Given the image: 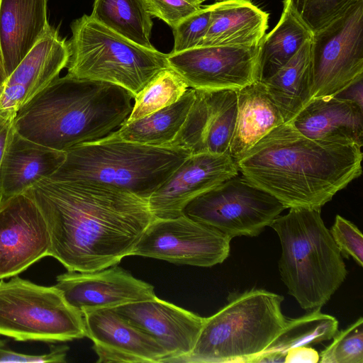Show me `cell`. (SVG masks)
Listing matches in <instances>:
<instances>
[{
  "label": "cell",
  "mask_w": 363,
  "mask_h": 363,
  "mask_svg": "<svg viewBox=\"0 0 363 363\" xmlns=\"http://www.w3.org/2000/svg\"><path fill=\"white\" fill-rule=\"evenodd\" d=\"M270 227L279 238V271L289 294L304 310L321 308L344 282L347 270L320 209L291 208Z\"/></svg>",
  "instance_id": "277c9868"
},
{
  "label": "cell",
  "mask_w": 363,
  "mask_h": 363,
  "mask_svg": "<svg viewBox=\"0 0 363 363\" xmlns=\"http://www.w3.org/2000/svg\"><path fill=\"white\" fill-rule=\"evenodd\" d=\"M28 190L47 222L50 256L69 272L118 264L155 218L147 200L101 182L45 178Z\"/></svg>",
  "instance_id": "6da1fadb"
},
{
  "label": "cell",
  "mask_w": 363,
  "mask_h": 363,
  "mask_svg": "<svg viewBox=\"0 0 363 363\" xmlns=\"http://www.w3.org/2000/svg\"><path fill=\"white\" fill-rule=\"evenodd\" d=\"M68 347H55L44 354H27L11 350L4 340H0V362H65Z\"/></svg>",
  "instance_id": "d590c367"
},
{
  "label": "cell",
  "mask_w": 363,
  "mask_h": 363,
  "mask_svg": "<svg viewBox=\"0 0 363 363\" xmlns=\"http://www.w3.org/2000/svg\"><path fill=\"white\" fill-rule=\"evenodd\" d=\"M290 122L311 139L363 145V108L350 101L313 98Z\"/></svg>",
  "instance_id": "ffe728a7"
},
{
  "label": "cell",
  "mask_w": 363,
  "mask_h": 363,
  "mask_svg": "<svg viewBox=\"0 0 363 363\" xmlns=\"http://www.w3.org/2000/svg\"><path fill=\"white\" fill-rule=\"evenodd\" d=\"M361 148L309 138L288 121L235 161L244 177L286 208L321 209L361 175Z\"/></svg>",
  "instance_id": "7a4b0ae2"
},
{
  "label": "cell",
  "mask_w": 363,
  "mask_h": 363,
  "mask_svg": "<svg viewBox=\"0 0 363 363\" xmlns=\"http://www.w3.org/2000/svg\"><path fill=\"white\" fill-rule=\"evenodd\" d=\"M194 96V89H188L174 104L143 118L125 122L110 134L138 144L170 146L186 118Z\"/></svg>",
  "instance_id": "484cf974"
},
{
  "label": "cell",
  "mask_w": 363,
  "mask_h": 363,
  "mask_svg": "<svg viewBox=\"0 0 363 363\" xmlns=\"http://www.w3.org/2000/svg\"><path fill=\"white\" fill-rule=\"evenodd\" d=\"M363 77L354 81L334 96L357 104L363 108Z\"/></svg>",
  "instance_id": "f35d334b"
},
{
  "label": "cell",
  "mask_w": 363,
  "mask_h": 363,
  "mask_svg": "<svg viewBox=\"0 0 363 363\" xmlns=\"http://www.w3.org/2000/svg\"><path fill=\"white\" fill-rule=\"evenodd\" d=\"M319 354L321 363H363V318L337 331Z\"/></svg>",
  "instance_id": "1f68e13d"
},
{
  "label": "cell",
  "mask_w": 363,
  "mask_h": 363,
  "mask_svg": "<svg viewBox=\"0 0 363 363\" xmlns=\"http://www.w3.org/2000/svg\"><path fill=\"white\" fill-rule=\"evenodd\" d=\"M16 113L11 110L0 109V166L14 131L13 119Z\"/></svg>",
  "instance_id": "8d00e7d4"
},
{
  "label": "cell",
  "mask_w": 363,
  "mask_h": 363,
  "mask_svg": "<svg viewBox=\"0 0 363 363\" xmlns=\"http://www.w3.org/2000/svg\"><path fill=\"white\" fill-rule=\"evenodd\" d=\"M191 155L181 147L142 145L109 134L66 151L64 162L49 179L101 182L147 201Z\"/></svg>",
  "instance_id": "5b68a950"
},
{
  "label": "cell",
  "mask_w": 363,
  "mask_h": 363,
  "mask_svg": "<svg viewBox=\"0 0 363 363\" xmlns=\"http://www.w3.org/2000/svg\"><path fill=\"white\" fill-rule=\"evenodd\" d=\"M86 337L93 342L98 363H166L169 356L154 337L132 325L114 310L82 312Z\"/></svg>",
  "instance_id": "2e32d148"
},
{
  "label": "cell",
  "mask_w": 363,
  "mask_h": 363,
  "mask_svg": "<svg viewBox=\"0 0 363 363\" xmlns=\"http://www.w3.org/2000/svg\"><path fill=\"white\" fill-rule=\"evenodd\" d=\"M0 335L17 341H72L86 337L83 313L55 286L18 275L0 280Z\"/></svg>",
  "instance_id": "ba28073f"
},
{
  "label": "cell",
  "mask_w": 363,
  "mask_h": 363,
  "mask_svg": "<svg viewBox=\"0 0 363 363\" xmlns=\"http://www.w3.org/2000/svg\"><path fill=\"white\" fill-rule=\"evenodd\" d=\"M90 16L131 42L155 49L150 42L153 23L147 0H94Z\"/></svg>",
  "instance_id": "83f0119b"
},
{
  "label": "cell",
  "mask_w": 363,
  "mask_h": 363,
  "mask_svg": "<svg viewBox=\"0 0 363 363\" xmlns=\"http://www.w3.org/2000/svg\"><path fill=\"white\" fill-rule=\"evenodd\" d=\"M229 153L189 155L148 199L155 218H174L183 214L197 196L239 173Z\"/></svg>",
  "instance_id": "5bb4252c"
},
{
  "label": "cell",
  "mask_w": 363,
  "mask_h": 363,
  "mask_svg": "<svg viewBox=\"0 0 363 363\" xmlns=\"http://www.w3.org/2000/svg\"><path fill=\"white\" fill-rule=\"evenodd\" d=\"M112 309L160 342L169 354L168 362H178L191 352L205 319L157 296Z\"/></svg>",
  "instance_id": "ac0fdd59"
},
{
  "label": "cell",
  "mask_w": 363,
  "mask_h": 363,
  "mask_svg": "<svg viewBox=\"0 0 363 363\" xmlns=\"http://www.w3.org/2000/svg\"><path fill=\"white\" fill-rule=\"evenodd\" d=\"M284 209L274 196L238 174L193 199L183 214L233 238L259 235Z\"/></svg>",
  "instance_id": "9c48e42d"
},
{
  "label": "cell",
  "mask_w": 363,
  "mask_h": 363,
  "mask_svg": "<svg viewBox=\"0 0 363 363\" xmlns=\"http://www.w3.org/2000/svg\"><path fill=\"white\" fill-rule=\"evenodd\" d=\"M257 47L207 45L168 54L169 66L197 90H240L259 80Z\"/></svg>",
  "instance_id": "7c38bea8"
},
{
  "label": "cell",
  "mask_w": 363,
  "mask_h": 363,
  "mask_svg": "<svg viewBox=\"0 0 363 363\" xmlns=\"http://www.w3.org/2000/svg\"><path fill=\"white\" fill-rule=\"evenodd\" d=\"M211 13L210 5L201 7L173 28L174 42L171 53L200 46L209 27Z\"/></svg>",
  "instance_id": "d6a6232c"
},
{
  "label": "cell",
  "mask_w": 363,
  "mask_h": 363,
  "mask_svg": "<svg viewBox=\"0 0 363 363\" xmlns=\"http://www.w3.org/2000/svg\"><path fill=\"white\" fill-rule=\"evenodd\" d=\"M68 57L67 41L50 26L0 87V109L17 112L59 77Z\"/></svg>",
  "instance_id": "d6986e66"
},
{
  "label": "cell",
  "mask_w": 363,
  "mask_h": 363,
  "mask_svg": "<svg viewBox=\"0 0 363 363\" xmlns=\"http://www.w3.org/2000/svg\"><path fill=\"white\" fill-rule=\"evenodd\" d=\"M50 250L47 222L30 191L0 199V279L18 275Z\"/></svg>",
  "instance_id": "4fadbf2b"
},
{
  "label": "cell",
  "mask_w": 363,
  "mask_h": 363,
  "mask_svg": "<svg viewBox=\"0 0 363 363\" xmlns=\"http://www.w3.org/2000/svg\"><path fill=\"white\" fill-rule=\"evenodd\" d=\"M185 121L170 146L191 155L229 153L237 114V91L197 90Z\"/></svg>",
  "instance_id": "9a60e30c"
},
{
  "label": "cell",
  "mask_w": 363,
  "mask_h": 363,
  "mask_svg": "<svg viewBox=\"0 0 363 363\" xmlns=\"http://www.w3.org/2000/svg\"><path fill=\"white\" fill-rule=\"evenodd\" d=\"M237 99L235 124L228 150L234 160L284 123L261 81L238 90Z\"/></svg>",
  "instance_id": "cb8c5ba5"
},
{
  "label": "cell",
  "mask_w": 363,
  "mask_h": 363,
  "mask_svg": "<svg viewBox=\"0 0 363 363\" xmlns=\"http://www.w3.org/2000/svg\"><path fill=\"white\" fill-rule=\"evenodd\" d=\"M65 158V152L28 140L14 130L0 166V199L23 193L49 178Z\"/></svg>",
  "instance_id": "7402d4cb"
},
{
  "label": "cell",
  "mask_w": 363,
  "mask_h": 363,
  "mask_svg": "<svg viewBox=\"0 0 363 363\" xmlns=\"http://www.w3.org/2000/svg\"><path fill=\"white\" fill-rule=\"evenodd\" d=\"M189 86L170 67L160 71L134 96L132 111L125 122L147 116L177 102Z\"/></svg>",
  "instance_id": "f546056e"
},
{
  "label": "cell",
  "mask_w": 363,
  "mask_h": 363,
  "mask_svg": "<svg viewBox=\"0 0 363 363\" xmlns=\"http://www.w3.org/2000/svg\"><path fill=\"white\" fill-rule=\"evenodd\" d=\"M134 95L119 86L68 75L58 77L18 109L14 130L56 150L100 140L129 117Z\"/></svg>",
  "instance_id": "3957f363"
},
{
  "label": "cell",
  "mask_w": 363,
  "mask_h": 363,
  "mask_svg": "<svg viewBox=\"0 0 363 363\" xmlns=\"http://www.w3.org/2000/svg\"><path fill=\"white\" fill-rule=\"evenodd\" d=\"M152 16L162 19L172 28L198 11L201 5L190 0H147Z\"/></svg>",
  "instance_id": "e575fe53"
},
{
  "label": "cell",
  "mask_w": 363,
  "mask_h": 363,
  "mask_svg": "<svg viewBox=\"0 0 363 363\" xmlns=\"http://www.w3.org/2000/svg\"><path fill=\"white\" fill-rule=\"evenodd\" d=\"M338 331V321L320 308L295 318H286L284 328L253 363L284 362L291 349L331 340Z\"/></svg>",
  "instance_id": "4316f807"
},
{
  "label": "cell",
  "mask_w": 363,
  "mask_h": 363,
  "mask_svg": "<svg viewBox=\"0 0 363 363\" xmlns=\"http://www.w3.org/2000/svg\"><path fill=\"white\" fill-rule=\"evenodd\" d=\"M67 75L113 84L138 94L162 69L168 54L148 49L110 30L90 15L71 23Z\"/></svg>",
  "instance_id": "52a82bcc"
},
{
  "label": "cell",
  "mask_w": 363,
  "mask_h": 363,
  "mask_svg": "<svg viewBox=\"0 0 363 363\" xmlns=\"http://www.w3.org/2000/svg\"><path fill=\"white\" fill-rule=\"evenodd\" d=\"M194 3H196V4H199V5H201V4L207 0H190Z\"/></svg>",
  "instance_id": "60d3db41"
},
{
  "label": "cell",
  "mask_w": 363,
  "mask_h": 363,
  "mask_svg": "<svg viewBox=\"0 0 363 363\" xmlns=\"http://www.w3.org/2000/svg\"><path fill=\"white\" fill-rule=\"evenodd\" d=\"M330 233L342 255L363 266V235L351 221L337 215Z\"/></svg>",
  "instance_id": "836d02e7"
},
{
  "label": "cell",
  "mask_w": 363,
  "mask_h": 363,
  "mask_svg": "<svg viewBox=\"0 0 363 363\" xmlns=\"http://www.w3.org/2000/svg\"><path fill=\"white\" fill-rule=\"evenodd\" d=\"M6 78L7 76L6 74L3 59L0 51V87L3 85Z\"/></svg>",
  "instance_id": "ab89813d"
},
{
  "label": "cell",
  "mask_w": 363,
  "mask_h": 363,
  "mask_svg": "<svg viewBox=\"0 0 363 363\" xmlns=\"http://www.w3.org/2000/svg\"><path fill=\"white\" fill-rule=\"evenodd\" d=\"M319 359V353L315 349L311 346H301L289 350L284 362L316 363Z\"/></svg>",
  "instance_id": "74e56055"
},
{
  "label": "cell",
  "mask_w": 363,
  "mask_h": 363,
  "mask_svg": "<svg viewBox=\"0 0 363 363\" xmlns=\"http://www.w3.org/2000/svg\"><path fill=\"white\" fill-rule=\"evenodd\" d=\"M230 238L185 214L154 218L130 253L177 264L211 267L228 257Z\"/></svg>",
  "instance_id": "8fae6325"
},
{
  "label": "cell",
  "mask_w": 363,
  "mask_h": 363,
  "mask_svg": "<svg viewBox=\"0 0 363 363\" xmlns=\"http://www.w3.org/2000/svg\"><path fill=\"white\" fill-rule=\"evenodd\" d=\"M50 26L47 0H0V51L7 77Z\"/></svg>",
  "instance_id": "44dd1931"
},
{
  "label": "cell",
  "mask_w": 363,
  "mask_h": 363,
  "mask_svg": "<svg viewBox=\"0 0 363 363\" xmlns=\"http://www.w3.org/2000/svg\"><path fill=\"white\" fill-rule=\"evenodd\" d=\"M284 297L252 289L205 318L191 352L178 362L253 363L284 328Z\"/></svg>",
  "instance_id": "8992f818"
},
{
  "label": "cell",
  "mask_w": 363,
  "mask_h": 363,
  "mask_svg": "<svg viewBox=\"0 0 363 363\" xmlns=\"http://www.w3.org/2000/svg\"><path fill=\"white\" fill-rule=\"evenodd\" d=\"M55 285L73 307L84 311L147 301L156 297L154 287L118 264L94 272L60 274Z\"/></svg>",
  "instance_id": "e0dca14e"
},
{
  "label": "cell",
  "mask_w": 363,
  "mask_h": 363,
  "mask_svg": "<svg viewBox=\"0 0 363 363\" xmlns=\"http://www.w3.org/2000/svg\"><path fill=\"white\" fill-rule=\"evenodd\" d=\"M310 47L308 40L273 76L262 81L284 122L293 119L311 99Z\"/></svg>",
  "instance_id": "d4e9b609"
},
{
  "label": "cell",
  "mask_w": 363,
  "mask_h": 363,
  "mask_svg": "<svg viewBox=\"0 0 363 363\" xmlns=\"http://www.w3.org/2000/svg\"><path fill=\"white\" fill-rule=\"evenodd\" d=\"M311 99L334 96L363 77V0L312 33Z\"/></svg>",
  "instance_id": "30bf717a"
},
{
  "label": "cell",
  "mask_w": 363,
  "mask_h": 363,
  "mask_svg": "<svg viewBox=\"0 0 363 363\" xmlns=\"http://www.w3.org/2000/svg\"><path fill=\"white\" fill-rule=\"evenodd\" d=\"M359 0H284L290 11L312 33L342 16Z\"/></svg>",
  "instance_id": "4dcf8cb0"
},
{
  "label": "cell",
  "mask_w": 363,
  "mask_h": 363,
  "mask_svg": "<svg viewBox=\"0 0 363 363\" xmlns=\"http://www.w3.org/2000/svg\"><path fill=\"white\" fill-rule=\"evenodd\" d=\"M210 6V24L200 46H259L268 28L267 13L249 0H221Z\"/></svg>",
  "instance_id": "603a6c76"
},
{
  "label": "cell",
  "mask_w": 363,
  "mask_h": 363,
  "mask_svg": "<svg viewBox=\"0 0 363 363\" xmlns=\"http://www.w3.org/2000/svg\"><path fill=\"white\" fill-rule=\"evenodd\" d=\"M311 37L312 33L290 11L284 9L277 24L264 35L259 45V81L273 76Z\"/></svg>",
  "instance_id": "f1b7e54d"
}]
</instances>
